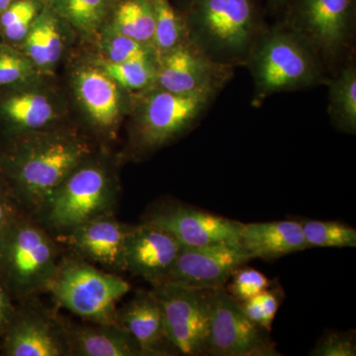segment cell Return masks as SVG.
I'll return each mask as SVG.
<instances>
[{"label": "cell", "instance_id": "11", "mask_svg": "<svg viewBox=\"0 0 356 356\" xmlns=\"http://www.w3.org/2000/svg\"><path fill=\"white\" fill-rule=\"evenodd\" d=\"M234 74V65L208 57L191 42L158 58L154 86L175 93H219Z\"/></svg>", "mask_w": 356, "mask_h": 356}, {"label": "cell", "instance_id": "22", "mask_svg": "<svg viewBox=\"0 0 356 356\" xmlns=\"http://www.w3.org/2000/svg\"><path fill=\"white\" fill-rule=\"evenodd\" d=\"M115 31L153 47L154 11L152 0H124L115 13Z\"/></svg>", "mask_w": 356, "mask_h": 356}, {"label": "cell", "instance_id": "8", "mask_svg": "<svg viewBox=\"0 0 356 356\" xmlns=\"http://www.w3.org/2000/svg\"><path fill=\"white\" fill-rule=\"evenodd\" d=\"M355 6L356 0H294L284 24L302 35L325 65L336 62L350 46Z\"/></svg>", "mask_w": 356, "mask_h": 356}, {"label": "cell", "instance_id": "25", "mask_svg": "<svg viewBox=\"0 0 356 356\" xmlns=\"http://www.w3.org/2000/svg\"><path fill=\"white\" fill-rule=\"evenodd\" d=\"M102 70L117 84L132 90H142L154 86L158 70V58H138L125 63L102 64Z\"/></svg>", "mask_w": 356, "mask_h": 356}, {"label": "cell", "instance_id": "27", "mask_svg": "<svg viewBox=\"0 0 356 356\" xmlns=\"http://www.w3.org/2000/svg\"><path fill=\"white\" fill-rule=\"evenodd\" d=\"M60 13L81 31H95L113 0H55Z\"/></svg>", "mask_w": 356, "mask_h": 356}, {"label": "cell", "instance_id": "19", "mask_svg": "<svg viewBox=\"0 0 356 356\" xmlns=\"http://www.w3.org/2000/svg\"><path fill=\"white\" fill-rule=\"evenodd\" d=\"M70 355L143 356L137 341L119 323L65 324Z\"/></svg>", "mask_w": 356, "mask_h": 356}, {"label": "cell", "instance_id": "4", "mask_svg": "<svg viewBox=\"0 0 356 356\" xmlns=\"http://www.w3.org/2000/svg\"><path fill=\"white\" fill-rule=\"evenodd\" d=\"M58 264L50 232L22 213L0 235V280L15 298L47 291Z\"/></svg>", "mask_w": 356, "mask_h": 356}, {"label": "cell", "instance_id": "15", "mask_svg": "<svg viewBox=\"0 0 356 356\" xmlns=\"http://www.w3.org/2000/svg\"><path fill=\"white\" fill-rule=\"evenodd\" d=\"M181 245L163 229L143 222L131 226L124 247L125 273L154 285L168 280Z\"/></svg>", "mask_w": 356, "mask_h": 356}, {"label": "cell", "instance_id": "30", "mask_svg": "<svg viewBox=\"0 0 356 356\" xmlns=\"http://www.w3.org/2000/svg\"><path fill=\"white\" fill-rule=\"evenodd\" d=\"M32 63L8 47L0 46V86L23 81L31 74Z\"/></svg>", "mask_w": 356, "mask_h": 356}, {"label": "cell", "instance_id": "23", "mask_svg": "<svg viewBox=\"0 0 356 356\" xmlns=\"http://www.w3.org/2000/svg\"><path fill=\"white\" fill-rule=\"evenodd\" d=\"M7 118L18 127L36 131L48 125L54 119L51 103L44 95L25 92L8 98L3 103Z\"/></svg>", "mask_w": 356, "mask_h": 356}, {"label": "cell", "instance_id": "36", "mask_svg": "<svg viewBox=\"0 0 356 356\" xmlns=\"http://www.w3.org/2000/svg\"><path fill=\"white\" fill-rule=\"evenodd\" d=\"M17 309L13 303V296L0 280V337H2L15 317Z\"/></svg>", "mask_w": 356, "mask_h": 356}, {"label": "cell", "instance_id": "33", "mask_svg": "<svg viewBox=\"0 0 356 356\" xmlns=\"http://www.w3.org/2000/svg\"><path fill=\"white\" fill-rule=\"evenodd\" d=\"M314 356H355V339L343 334H331L323 337L311 353Z\"/></svg>", "mask_w": 356, "mask_h": 356}, {"label": "cell", "instance_id": "14", "mask_svg": "<svg viewBox=\"0 0 356 356\" xmlns=\"http://www.w3.org/2000/svg\"><path fill=\"white\" fill-rule=\"evenodd\" d=\"M1 339L6 356L70 355L65 323L34 304L16 311Z\"/></svg>", "mask_w": 356, "mask_h": 356}, {"label": "cell", "instance_id": "32", "mask_svg": "<svg viewBox=\"0 0 356 356\" xmlns=\"http://www.w3.org/2000/svg\"><path fill=\"white\" fill-rule=\"evenodd\" d=\"M25 50L30 62L42 69H49L44 44L43 25L40 15H37L25 37Z\"/></svg>", "mask_w": 356, "mask_h": 356}, {"label": "cell", "instance_id": "21", "mask_svg": "<svg viewBox=\"0 0 356 356\" xmlns=\"http://www.w3.org/2000/svg\"><path fill=\"white\" fill-rule=\"evenodd\" d=\"M327 113L341 132H356V65L348 63L334 79H329Z\"/></svg>", "mask_w": 356, "mask_h": 356}, {"label": "cell", "instance_id": "29", "mask_svg": "<svg viewBox=\"0 0 356 356\" xmlns=\"http://www.w3.org/2000/svg\"><path fill=\"white\" fill-rule=\"evenodd\" d=\"M106 51L108 54L107 60L117 64L138 58H158L153 47L139 43L116 31L115 36L111 37L107 42Z\"/></svg>", "mask_w": 356, "mask_h": 356}, {"label": "cell", "instance_id": "24", "mask_svg": "<svg viewBox=\"0 0 356 356\" xmlns=\"http://www.w3.org/2000/svg\"><path fill=\"white\" fill-rule=\"evenodd\" d=\"M154 11L153 48L158 58L180 44L188 42L184 17L168 0H152Z\"/></svg>", "mask_w": 356, "mask_h": 356}, {"label": "cell", "instance_id": "1", "mask_svg": "<svg viewBox=\"0 0 356 356\" xmlns=\"http://www.w3.org/2000/svg\"><path fill=\"white\" fill-rule=\"evenodd\" d=\"M245 64L254 79V106L276 93L314 88L329 81L318 51L285 24L261 30Z\"/></svg>", "mask_w": 356, "mask_h": 356}, {"label": "cell", "instance_id": "35", "mask_svg": "<svg viewBox=\"0 0 356 356\" xmlns=\"http://www.w3.org/2000/svg\"><path fill=\"white\" fill-rule=\"evenodd\" d=\"M29 14H38V4L35 0H15L0 15V28L8 27Z\"/></svg>", "mask_w": 356, "mask_h": 356}, {"label": "cell", "instance_id": "10", "mask_svg": "<svg viewBox=\"0 0 356 356\" xmlns=\"http://www.w3.org/2000/svg\"><path fill=\"white\" fill-rule=\"evenodd\" d=\"M274 353L259 327L248 320L240 302L222 287L209 290L206 355L252 356Z\"/></svg>", "mask_w": 356, "mask_h": 356}, {"label": "cell", "instance_id": "39", "mask_svg": "<svg viewBox=\"0 0 356 356\" xmlns=\"http://www.w3.org/2000/svg\"><path fill=\"white\" fill-rule=\"evenodd\" d=\"M15 0H0V15Z\"/></svg>", "mask_w": 356, "mask_h": 356}, {"label": "cell", "instance_id": "31", "mask_svg": "<svg viewBox=\"0 0 356 356\" xmlns=\"http://www.w3.org/2000/svg\"><path fill=\"white\" fill-rule=\"evenodd\" d=\"M235 273L233 283L229 286V291L232 296L240 303L259 294L268 287V280L255 269H243L238 273L236 271Z\"/></svg>", "mask_w": 356, "mask_h": 356}, {"label": "cell", "instance_id": "2", "mask_svg": "<svg viewBox=\"0 0 356 356\" xmlns=\"http://www.w3.org/2000/svg\"><path fill=\"white\" fill-rule=\"evenodd\" d=\"M89 154L88 145L70 134H41L26 140L11 161L13 198L36 216L58 185Z\"/></svg>", "mask_w": 356, "mask_h": 356}, {"label": "cell", "instance_id": "6", "mask_svg": "<svg viewBox=\"0 0 356 356\" xmlns=\"http://www.w3.org/2000/svg\"><path fill=\"white\" fill-rule=\"evenodd\" d=\"M130 289L118 274L76 257L60 261L47 292L58 305L89 322L118 323L117 304Z\"/></svg>", "mask_w": 356, "mask_h": 356}, {"label": "cell", "instance_id": "17", "mask_svg": "<svg viewBox=\"0 0 356 356\" xmlns=\"http://www.w3.org/2000/svg\"><path fill=\"white\" fill-rule=\"evenodd\" d=\"M117 322L137 341L143 356L170 355V348L173 350L166 337L161 306L153 292H136L129 303L117 312Z\"/></svg>", "mask_w": 356, "mask_h": 356}, {"label": "cell", "instance_id": "12", "mask_svg": "<svg viewBox=\"0 0 356 356\" xmlns=\"http://www.w3.org/2000/svg\"><path fill=\"white\" fill-rule=\"evenodd\" d=\"M144 222L168 232L185 247L238 243L243 226L182 204H166L152 210Z\"/></svg>", "mask_w": 356, "mask_h": 356}, {"label": "cell", "instance_id": "26", "mask_svg": "<svg viewBox=\"0 0 356 356\" xmlns=\"http://www.w3.org/2000/svg\"><path fill=\"white\" fill-rule=\"evenodd\" d=\"M308 248H356V229L343 222L301 220Z\"/></svg>", "mask_w": 356, "mask_h": 356}, {"label": "cell", "instance_id": "37", "mask_svg": "<svg viewBox=\"0 0 356 356\" xmlns=\"http://www.w3.org/2000/svg\"><path fill=\"white\" fill-rule=\"evenodd\" d=\"M19 214L21 211L13 196L0 188V235Z\"/></svg>", "mask_w": 356, "mask_h": 356}, {"label": "cell", "instance_id": "20", "mask_svg": "<svg viewBox=\"0 0 356 356\" xmlns=\"http://www.w3.org/2000/svg\"><path fill=\"white\" fill-rule=\"evenodd\" d=\"M76 89L84 108L96 125L104 129L117 123L120 109L117 83L102 69L86 67L76 74Z\"/></svg>", "mask_w": 356, "mask_h": 356}, {"label": "cell", "instance_id": "3", "mask_svg": "<svg viewBox=\"0 0 356 356\" xmlns=\"http://www.w3.org/2000/svg\"><path fill=\"white\" fill-rule=\"evenodd\" d=\"M184 20L191 43L231 65L245 63L262 30L254 0H191Z\"/></svg>", "mask_w": 356, "mask_h": 356}, {"label": "cell", "instance_id": "9", "mask_svg": "<svg viewBox=\"0 0 356 356\" xmlns=\"http://www.w3.org/2000/svg\"><path fill=\"white\" fill-rule=\"evenodd\" d=\"M151 291L161 306L166 337L173 350L182 355H206L209 290L163 282Z\"/></svg>", "mask_w": 356, "mask_h": 356}, {"label": "cell", "instance_id": "18", "mask_svg": "<svg viewBox=\"0 0 356 356\" xmlns=\"http://www.w3.org/2000/svg\"><path fill=\"white\" fill-rule=\"evenodd\" d=\"M238 243L252 259H274L307 250L299 221L243 224Z\"/></svg>", "mask_w": 356, "mask_h": 356}, {"label": "cell", "instance_id": "34", "mask_svg": "<svg viewBox=\"0 0 356 356\" xmlns=\"http://www.w3.org/2000/svg\"><path fill=\"white\" fill-rule=\"evenodd\" d=\"M43 25L44 44L49 69L60 60L63 51V40L58 21L51 14L44 13L40 15Z\"/></svg>", "mask_w": 356, "mask_h": 356}, {"label": "cell", "instance_id": "13", "mask_svg": "<svg viewBox=\"0 0 356 356\" xmlns=\"http://www.w3.org/2000/svg\"><path fill=\"white\" fill-rule=\"evenodd\" d=\"M252 257L240 243L202 247L181 245L165 282L180 283L200 289L224 287L227 281Z\"/></svg>", "mask_w": 356, "mask_h": 356}, {"label": "cell", "instance_id": "28", "mask_svg": "<svg viewBox=\"0 0 356 356\" xmlns=\"http://www.w3.org/2000/svg\"><path fill=\"white\" fill-rule=\"evenodd\" d=\"M241 305L250 322L262 329L270 330L280 302L273 292L266 289L252 298L245 300Z\"/></svg>", "mask_w": 356, "mask_h": 356}, {"label": "cell", "instance_id": "5", "mask_svg": "<svg viewBox=\"0 0 356 356\" xmlns=\"http://www.w3.org/2000/svg\"><path fill=\"white\" fill-rule=\"evenodd\" d=\"M118 188L108 170L86 159L65 178L36 215L44 229L65 235L83 222L114 213Z\"/></svg>", "mask_w": 356, "mask_h": 356}, {"label": "cell", "instance_id": "16", "mask_svg": "<svg viewBox=\"0 0 356 356\" xmlns=\"http://www.w3.org/2000/svg\"><path fill=\"white\" fill-rule=\"evenodd\" d=\"M130 225L111 214L102 215L58 236L76 257L112 273H125L124 247Z\"/></svg>", "mask_w": 356, "mask_h": 356}, {"label": "cell", "instance_id": "38", "mask_svg": "<svg viewBox=\"0 0 356 356\" xmlns=\"http://www.w3.org/2000/svg\"><path fill=\"white\" fill-rule=\"evenodd\" d=\"M293 1H294V0H269V3H270L274 8H284V7H289Z\"/></svg>", "mask_w": 356, "mask_h": 356}, {"label": "cell", "instance_id": "7", "mask_svg": "<svg viewBox=\"0 0 356 356\" xmlns=\"http://www.w3.org/2000/svg\"><path fill=\"white\" fill-rule=\"evenodd\" d=\"M215 92L175 93L154 88L136 120L134 140L143 151H153L191 130L217 97Z\"/></svg>", "mask_w": 356, "mask_h": 356}]
</instances>
